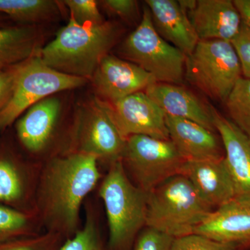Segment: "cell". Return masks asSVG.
Segmentation results:
<instances>
[{
    "instance_id": "6da1fadb",
    "label": "cell",
    "mask_w": 250,
    "mask_h": 250,
    "mask_svg": "<svg viewBox=\"0 0 250 250\" xmlns=\"http://www.w3.org/2000/svg\"><path fill=\"white\" fill-rule=\"evenodd\" d=\"M102 177L95 156L67 151L52 156L39 170L34 213L45 231L64 239L80 229L85 199Z\"/></svg>"
},
{
    "instance_id": "7a4b0ae2",
    "label": "cell",
    "mask_w": 250,
    "mask_h": 250,
    "mask_svg": "<svg viewBox=\"0 0 250 250\" xmlns=\"http://www.w3.org/2000/svg\"><path fill=\"white\" fill-rule=\"evenodd\" d=\"M120 32L113 22L80 26L70 18L55 39L42 47L40 57L57 71L90 80L102 59L116 43Z\"/></svg>"
},
{
    "instance_id": "3957f363",
    "label": "cell",
    "mask_w": 250,
    "mask_h": 250,
    "mask_svg": "<svg viewBox=\"0 0 250 250\" xmlns=\"http://www.w3.org/2000/svg\"><path fill=\"white\" fill-rule=\"evenodd\" d=\"M106 210L108 250H131L146 227L147 192L128 177L121 161L108 166L98 190Z\"/></svg>"
},
{
    "instance_id": "277c9868",
    "label": "cell",
    "mask_w": 250,
    "mask_h": 250,
    "mask_svg": "<svg viewBox=\"0 0 250 250\" xmlns=\"http://www.w3.org/2000/svg\"><path fill=\"white\" fill-rule=\"evenodd\" d=\"M213 210L187 177L178 174L148 193L146 227L179 238L194 233Z\"/></svg>"
},
{
    "instance_id": "5b68a950",
    "label": "cell",
    "mask_w": 250,
    "mask_h": 250,
    "mask_svg": "<svg viewBox=\"0 0 250 250\" xmlns=\"http://www.w3.org/2000/svg\"><path fill=\"white\" fill-rule=\"evenodd\" d=\"M118 54L150 74L158 83L182 85L185 80L187 56L156 32L146 4L139 26L122 42Z\"/></svg>"
},
{
    "instance_id": "8992f818",
    "label": "cell",
    "mask_w": 250,
    "mask_h": 250,
    "mask_svg": "<svg viewBox=\"0 0 250 250\" xmlns=\"http://www.w3.org/2000/svg\"><path fill=\"white\" fill-rule=\"evenodd\" d=\"M184 78L210 98L225 103L242 78L241 64L231 42L199 41L186 58Z\"/></svg>"
},
{
    "instance_id": "52a82bcc",
    "label": "cell",
    "mask_w": 250,
    "mask_h": 250,
    "mask_svg": "<svg viewBox=\"0 0 250 250\" xmlns=\"http://www.w3.org/2000/svg\"><path fill=\"white\" fill-rule=\"evenodd\" d=\"M186 161L170 139L143 135L126 139L121 158L131 182L147 193L171 177L182 174Z\"/></svg>"
},
{
    "instance_id": "ba28073f",
    "label": "cell",
    "mask_w": 250,
    "mask_h": 250,
    "mask_svg": "<svg viewBox=\"0 0 250 250\" xmlns=\"http://www.w3.org/2000/svg\"><path fill=\"white\" fill-rule=\"evenodd\" d=\"M87 80L57 71L40 54L23 62L9 101L0 111V131L12 125L33 105L54 93L83 86Z\"/></svg>"
},
{
    "instance_id": "9c48e42d",
    "label": "cell",
    "mask_w": 250,
    "mask_h": 250,
    "mask_svg": "<svg viewBox=\"0 0 250 250\" xmlns=\"http://www.w3.org/2000/svg\"><path fill=\"white\" fill-rule=\"evenodd\" d=\"M125 144L126 139L112 121L106 103L94 98L80 106L68 151L95 156L109 166L121 161Z\"/></svg>"
},
{
    "instance_id": "30bf717a",
    "label": "cell",
    "mask_w": 250,
    "mask_h": 250,
    "mask_svg": "<svg viewBox=\"0 0 250 250\" xmlns=\"http://www.w3.org/2000/svg\"><path fill=\"white\" fill-rule=\"evenodd\" d=\"M106 104L112 121L125 139L135 135L170 139L166 126V113L145 91L132 94L112 104Z\"/></svg>"
},
{
    "instance_id": "8fae6325",
    "label": "cell",
    "mask_w": 250,
    "mask_h": 250,
    "mask_svg": "<svg viewBox=\"0 0 250 250\" xmlns=\"http://www.w3.org/2000/svg\"><path fill=\"white\" fill-rule=\"evenodd\" d=\"M102 101L112 104L155 83L154 77L132 62L115 56H105L91 80Z\"/></svg>"
},
{
    "instance_id": "7c38bea8",
    "label": "cell",
    "mask_w": 250,
    "mask_h": 250,
    "mask_svg": "<svg viewBox=\"0 0 250 250\" xmlns=\"http://www.w3.org/2000/svg\"><path fill=\"white\" fill-rule=\"evenodd\" d=\"M194 233L236 250H250V200L234 199L213 210L197 226Z\"/></svg>"
},
{
    "instance_id": "4fadbf2b",
    "label": "cell",
    "mask_w": 250,
    "mask_h": 250,
    "mask_svg": "<svg viewBox=\"0 0 250 250\" xmlns=\"http://www.w3.org/2000/svg\"><path fill=\"white\" fill-rule=\"evenodd\" d=\"M61 111L60 100L49 96L31 106L18 118V139L27 152L39 156L48 149L57 132Z\"/></svg>"
},
{
    "instance_id": "5bb4252c",
    "label": "cell",
    "mask_w": 250,
    "mask_h": 250,
    "mask_svg": "<svg viewBox=\"0 0 250 250\" xmlns=\"http://www.w3.org/2000/svg\"><path fill=\"white\" fill-rule=\"evenodd\" d=\"M169 139L186 161L219 160L225 158L220 135L195 122L166 116Z\"/></svg>"
},
{
    "instance_id": "9a60e30c",
    "label": "cell",
    "mask_w": 250,
    "mask_h": 250,
    "mask_svg": "<svg viewBox=\"0 0 250 250\" xmlns=\"http://www.w3.org/2000/svg\"><path fill=\"white\" fill-rule=\"evenodd\" d=\"M199 41L231 42L241 26V18L231 0H197L187 13Z\"/></svg>"
},
{
    "instance_id": "2e32d148",
    "label": "cell",
    "mask_w": 250,
    "mask_h": 250,
    "mask_svg": "<svg viewBox=\"0 0 250 250\" xmlns=\"http://www.w3.org/2000/svg\"><path fill=\"white\" fill-rule=\"evenodd\" d=\"M213 113L215 129L223 142L225 160L234 184L236 198L250 201V139L215 108Z\"/></svg>"
},
{
    "instance_id": "e0dca14e",
    "label": "cell",
    "mask_w": 250,
    "mask_h": 250,
    "mask_svg": "<svg viewBox=\"0 0 250 250\" xmlns=\"http://www.w3.org/2000/svg\"><path fill=\"white\" fill-rule=\"evenodd\" d=\"M182 174L191 182L213 210L236 198L234 184L225 158L219 160L187 161Z\"/></svg>"
},
{
    "instance_id": "ac0fdd59",
    "label": "cell",
    "mask_w": 250,
    "mask_h": 250,
    "mask_svg": "<svg viewBox=\"0 0 250 250\" xmlns=\"http://www.w3.org/2000/svg\"><path fill=\"white\" fill-rule=\"evenodd\" d=\"M145 93L166 116L189 120L217 132L213 121V108L207 106L183 85L155 82L147 87Z\"/></svg>"
},
{
    "instance_id": "d6986e66",
    "label": "cell",
    "mask_w": 250,
    "mask_h": 250,
    "mask_svg": "<svg viewBox=\"0 0 250 250\" xmlns=\"http://www.w3.org/2000/svg\"><path fill=\"white\" fill-rule=\"evenodd\" d=\"M153 26L166 42L183 52L191 54L198 38L189 20L187 11L175 0H146Z\"/></svg>"
},
{
    "instance_id": "ffe728a7",
    "label": "cell",
    "mask_w": 250,
    "mask_h": 250,
    "mask_svg": "<svg viewBox=\"0 0 250 250\" xmlns=\"http://www.w3.org/2000/svg\"><path fill=\"white\" fill-rule=\"evenodd\" d=\"M39 170H29L9 156H0V205L24 207L34 212Z\"/></svg>"
},
{
    "instance_id": "44dd1931",
    "label": "cell",
    "mask_w": 250,
    "mask_h": 250,
    "mask_svg": "<svg viewBox=\"0 0 250 250\" xmlns=\"http://www.w3.org/2000/svg\"><path fill=\"white\" fill-rule=\"evenodd\" d=\"M42 37L34 26L0 28V70L39 55Z\"/></svg>"
},
{
    "instance_id": "7402d4cb",
    "label": "cell",
    "mask_w": 250,
    "mask_h": 250,
    "mask_svg": "<svg viewBox=\"0 0 250 250\" xmlns=\"http://www.w3.org/2000/svg\"><path fill=\"white\" fill-rule=\"evenodd\" d=\"M59 9L58 1L52 0H0V14L27 24L55 19Z\"/></svg>"
},
{
    "instance_id": "603a6c76",
    "label": "cell",
    "mask_w": 250,
    "mask_h": 250,
    "mask_svg": "<svg viewBox=\"0 0 250 250\" xmlns=\"http://www.w3.org/2000/svg\"><path fill=\"white\" fill-rule=\"evenodd\" d=\"M40 221L34 212L0 205V243L41 233Z\"/></svg>"
},
{
    "instance_id": "cb8c5ba5",
    "label": "cell",
    "mask_w": 250,
    "mask_h": 250,
    "mask_svg": "<svg viewBox=\"0 0 250 250\" xmlns=\"http://www.w3.org/2000/svg\"><path fill=\"white\" fill-rule=\"evenodd\" d=\"M59 250H108L104 244L93 206L87 204L83 227L74 236L65 240Z\"/></svg>"
},
{
    "instance_id": "d4e9b609",
    "label": "cell",
    "mask_w": 250,
    "mask_h": 250,
    "mask_svg": "<svg viewBox=\"0 0 250 250\" xmlns=\"http://www.w3.org/2000/svg\"><path fill=\"white\" fill-rule=\"evenodd\" d=\"M225 103L230 121L250 139V79H240Z\"/></svg>"
},
{
    "instance_id": "484cf974",
    "label": "cell",
    "mask_w": 250,
    "mask_h": 250,
    "mask_svg": "<svg viewBox=\"0 0 250 250\" xmlns=\"http://www.w3.org/2000/svg\"><path fill=\"white\" fill-rule=\"evenodd\" d=\"M64 241L60 235L45 231L0 243V250H59Z\"/></svg>"
},
{
    "instance_id": "4316f807",
    "label": "cell",
    "mask_w": 250,
    "mask_h": 250,
    "mask_svg": "<svg viewBox=\"0 0 250 250\" xmlns=\"http://www.w3.org/2000/svg\"><path fill=\"white\" fill-rule=\"evenodd\" d=\"M70 18L80 26H98L103 24L98 3L95 0H65Z\"/></svg>"
},
{
    "instance_id": "83f0119b",
    "label": "cell",
    "mask_w": 250,
    "mask_h": 250,
    "mask_svg": "<svg viewBox=\"0 0 250 250\" xmlns=\"http://www.w3.org/2000/svg\"><path fill=\"white\" fill-rule=\"evenodd\" d=\"M170 250H236L233 247L192 233L174 238Z\"/></svg>"
},
{
    "instance_id": "f1b7e54d",
    "label": "cell",
    "mask_w": 250,
    "mask_h": 250,
    "mask_svg": "<svg viewBox=\"0 0 250 250\" xmlns=\"http://www.w3.org/2000/svg\"><path fill=\"white\" fill-rule=\"evenodd\" d=\"M174 238L146 227L138 235L131 250H170Z\"/></svg>"
},
{
    "instance_id": "f546056e",
    "label": "cell",
    "mask_w": 250,
    "mask_h": 250,
    "mask_svg": "<svg viewBox=\"0 0 250 250\" xmlns=\"http://www.w3.org/2000/svg\"><path fill=\"white\" fill-rule=\"evenodd\" d=\"M241 64L243 78L250 79V29L241 23L238 34L231 41Z\"/></svg>"
},
{
    "instance_id": "4dcf8cb0",
    "label": "cell",
    "mask_w": 250,
    "mask_h": 250,
    "mask_svg": "<svg viewBox=\"0 0 250 250\" xmlns=\"http://www.w3.org/2000/svg\"><path fill=\"white\" fill-rule=\"evenodd\" d=\"M101 4L108 13L125 21H132L139 11L138 1L134 0H105Z\"/></svg>"
},
{
    "instance_id": "1f68e13d",
    "label": "cell",
    "mask_w": 250,
    "mask_h": 250,
    "mask_svg": "<svg viewBox=\"0 0 250 250\" xmlns=\"http://www.w3.org/2000/svg\"><path fill=\"white\" fill-rule=\"evenodd\" d=\"M23 62L0 70V111L9 101Z\"/></svg>"
},
{
    "instance_id": "d6a6232c",
    "label": "cell",
    "mask_w": 250,
    "mask_h": 250,
    "mask_svg": "<svg viewBox=\"0 0 250 250\" xmlns=\"http://www.w3.org/2000/svg\"><path fill=\"white\" fill-rule=\"evenodd\" d=\"M233 2L239 13L242 22L250 29V0H234Z\"/></svg>"
},
{
    "instance_id": "836d02e7",
    "label": "cell",
    "mask_w": 250,
    "mask_h": 250,
    "mask_svg": "<svg viewBox=\"0 0 250 250\" xmlns=\"http://www.w3.org/2000/svg\"><path fill=\"white\" fill-rule=\"evenodd\" d=\"M4 16L3 15L0 14V24H1V22H3V21L4 20Z\"/></svg>"
}]
</instances>
